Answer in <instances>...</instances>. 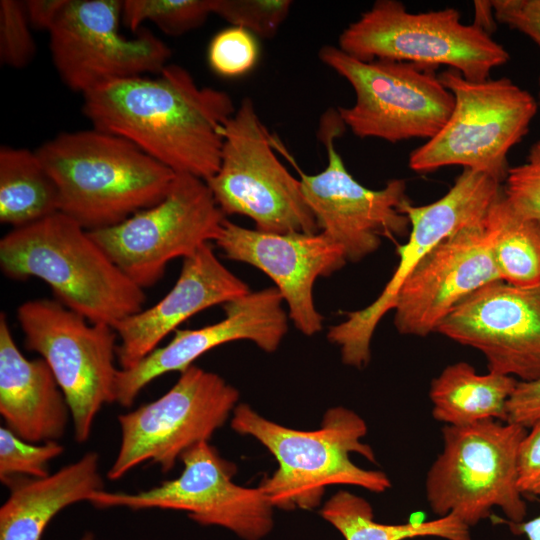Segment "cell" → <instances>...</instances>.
I'll list each match as a JSON object with an SVG mask.
<instances>
[{
    "label": "cell",
    "instance_id": "cell-1",
    "mask_svg": "<svg viewBox=\"0 0 540 540\" xmlns=\"http://www.w3.org/2000/svg\"><path fill=\"white\" fill-rule=\"evenodd\" d=\"M83 96L93 128L122 137L175 173L207 181L221 162L226 123L237 108L219 89L166 65L156 77L118 80Z\"/></svg>",
    "mask_w": 540,
    "mask_h": 540
},
{
    "label": "cell",
    "instance_id": "cell-2",
    "mask_svg": "<svg viewBox=\"0 0 540 540\" xmlns=\"http://www.w3.org/2000/svg\"><path fill=\"white\" fill-rule=\"evenodd\" d=\"M35 151L56 183L59 211L87 231L157 204L176 177L130 141L95 128L60 133Z\"/></svg>",
    "mask_w": 540,
    "mask_h": 540
},
{
    "label": "cell",
    "instance_id": "cell-3",
    "mask_svg": "<svg viewBox=\"0 0 540 540\" xmlns=\"http://www.w3.org/2000/svg\"><path fill=\"white\" fill-rule=\"evenodd\" d=\"M0 267L13 280L41 279L65 307L91 323L113 328L142 310L146 300L144 289L89 232L61 212L5 234Z\"/></svg>",
    "mask_w": 540,
    "mask_h": 540
},
{
    "label": "cell",
    "instance_id": "cell-4",
    "mask_svg": "<svg viewBox=\"0 0 540 540\" xmlns=\"http://www.w3.org/2000/svg\"><path fill=\"white\" fill-rule=\"evenodd\" d=\"M231 427L256 438L277 460V470L259 485L273 507L313 509L332 484L359 486L376 493L391 488L384 472L360 468L350 459V453L356 452L375 462V455L361 442L367 433L365 421L347 408H331L321 429L301 431L267 420L247 404H238Z\"/></svg>",
    "mask_w": 540,
    "mask_h": 540
},
{
    "label": "cell",
    "instance_id": "cell-5",
    "mask_svg": "<svg viewBox=\"0 0 540 540\" xmlns=\"http://www.w3.org/2000/svg\"><path fill=\"white\" fill-rule=\"evenodd\" d=\"M438 76L454 107L440 132L410 153L409 168L423 174L461 166L502 184L508 153L528 134L537 100L506 77L470 81L454 69Z\"/></svg>",
    "mask_w": 540,
    "mask_h": 540
},
{
    "label": "cell",
    "instance_id": "cell-6",
    "mask_svg": "<svg viewBox=\"0 0 540 540\" xmlns=\"http://www.w3.org/2000/svg\"><path fill=\"white\" fill-rule=\"evenodd\" d=\"M347 55L364 62L390 60L454 69L470 81L489 79L508 51L455 8L413 13L397 0H377L338 38Z\"/></svg>",
    "mask_w": 540,
    "mask_h": 540
},
{
    "label": "cell",
    "instance_id": "cell-7",
    "mask_svg": "<svg viewBox=\"0 0 540 540\" xmlns=\"http://www.w3.org/2000/svg\"><path fill=\"white\" fill-rule=\"evenodd\" d=\"M527 428L500 420L442 428L443 450L431 465L426 498L439 517L454 515L469 528L502 510L521 523L527 505L517 485V454Z\"/></svg>",
    "mask_w": 540,
    "mask_h": 540
},
{
    "label": "cell",
    "instance_id": "cell-8",
    "mask_svg": "<svg viewBox=\"0 0 540 540\" xmlns=\"http://www.w3.org/2000/svg\"><path fill=\"white\" fill-rule=\"evenodd\" d=\"M318 56L353 88L354 104L338 107L337 112L359 138L427 141L452 113L454 97L436 68L390 60L364 62L332 45H324Z\"/></svg>",
    "mask_w": 540,
    "mask_h": 540
},
{
    "label": "cell",
    "instance_id": "cell-9",
    "mask_svg": "<svg viewBox=\"0 0 540 540\" xmlns=\"http://www.w3.org/2000/svg\"><path fill=\"white\" fill-rule=\"evenodd\" d=\"M223 134L219 169L206 183L224 215L247 216L268 233H318L300 180L277 157L253 100L241 101Z\"/></svg>",
    "mask_w": 540,
    "mask_h": 540
},
{
    "label": "cell",
    "instance_id": "cell-10",
    "mask_svg": "<svg viewBox=\"0 0 540 540\" xmlns=\"http://www.w3.org/2000/svg\"><path fill=\"white\" fill-rule=\"evenodd\" d=\"M345 129L337 109L322 117L318 133L327 150V165L314 175L301 170L276 134L271 142L298 172L319 232L342 247L347 261L358 262L374 253L383 237L409 235L410 222L403 207L410 200L404 179H391L383 188L373 190L348 172L335 148V139Z\"/></svg>",
    "mask_w": 540,
    "mask_h": 540
},
{
    "label": "cell",
    "instance_id": "cell-11",
    "mask_svg": "<svg viewBox=\"0 0 540 540\" xmlns=\"http://www.w3.org/2000/svg\"><path fill=\"white\" fill-rule=\"evenodd\" d=\"M26 349L52 370L69 405L74 437L88 440L104 404L114 402L118 339L115 329L91 323L56 299H33L17 308Z\"/></svg>",
    "mask_w": 540,
    "mask_h": 540
},
{
    "label": "cell",
    "instance_id": "cell-12",
    "mask_svg": "<svg viewBox=\"0 0 540 540\" xmlns=\"http://www.w3.org/2000/svg\"><path fill=\"white\" fill-rule=\"evenodd\" d=\"M238 399V390L221 376L189 366L164 395L118 416L121 441L108 479L118 480L147 462L168 473L185 451L208 442Z\"/></svg>",
    "mask_w": 540,
    "mask_h": 540
},
{
    "label": "cell",
    "instance_id": "cell-13",
    "mask_svg": "<svg viewBox=\"0 0 540 540\" xmlns=\"http://www.w3.org/2000/svg\"><path fill=\"white\" fill-rule=\"evenodd\" d=\"M226 219L206 181L184 173L157 204L121 223L88 231L138 286L151 287L175 258L192 255L218 237Z\"/></svg>",
    "mask_w": 540,
    "mask_h": 540
},
{
    "label": "cell",
    "instance_id": "cell-14",
    "mask_svg": "<svg viewBox=\"0 0 540 540\" xmlns=\"http://www.w3.org/2000/svg\"><path fill=\"white\" fill-rule=\"evenodd\" d=\"M120 0H65L50 27L54 67L82 95L114 81L160 73L171 50L150 30L133 38L120 33Z\"/></svg>",
    "mask_w": 540,
    "mask_h": 540
},
{
    "label": "cell",
    "instance_id": "cell-15",
    "mask_svg": "<svg viewBox=\"0 0 540 540\" xmlns=\"http://www.w3.org/2000/svg\"><path fill=\"white\" fill-rule=\"evenodd\" d=\"M182 473L137 493L101 490L89 503L97 508L164 509L186 512L203 526L226 528L244 540H260L273 528V505L257 488L235 484V466L208 442L185 451Z\"/></svg>",
    "mask_w": 540,
    "mask_h": 540
},
{
    "label": "cell",
    "instance_id": "cell-16",
    "mask_svg": "<svg viewBox=\"0 0 540 540\" xmlns=\"http://www.w3.org/2000/svg\"><path fill=\"white\" fill-rule=\"evenodd\" d=\"M502 191V184L486 174L463 169L440 199L421 206L407 202L403 211L410 222L408 241L397 249L398 266L381 295L370 306L348 314L331 327L328 338L341 348L342 361L356 368L370 360V341L381 317L393 309L399 287L421 260L440 242L470 226L484 223Z\"/></svg>",
    "mask_w": 540,
    "mask_h": 540
},
{
    "label": "cell",
    "instance_id": "cell-17",
    "mask_svg": "<svg viewBox=\"0 0 540 540\" xmlns=\"http://www.w3.org/2000/svg\"><path fill=\"white\" fill-rule=\"evenodd\" d=\"M437 333L480 351L489 372L540 378V285L520 288L502 280L486 284L461 301Z\"/></svg>",
    "mask_w": 540,
    "mask_h": 540
},
{
    "label": "cell",
    "instance_id": "cell-18",
    "mask_svg": "<svg viewBox=\"0 0 540 540\" xmlns=\"http://www.w3.org/2000/svg\"><path fill=\"white\" fill-rule=\"evenodd\" d=\"M214 243L227 259L252 265L272 279L300 332L312 336L321 331L323 316L314 305L313 286L318 277L345 265L341 246L321 232L268 233L227 219Z\"/></svg>",
    "mask_w": 540,
    "mask_h": 540
},
{
    "label": "cell",
    "instance_id": "cell-19",
    "mask_svg": "<svg viewBox=\"0 0 540 540\" xmlns=\"http://www.w3.org/2000/svg\"><path fill=\"white\" fill-rule=\"evenodd\" d=\"M498 280L484 223L466 227L440 242L403 281L394 325L400 334L427 336L466 297Z\"/></svg>",
    "mask_w": 540,
    "mask_h": 540
},
{
    "label": "cell",
    "instance_id": "cell-20",
    "mask_svg": "<svg viewBox=\"0 0 540 540\" xmlns=\"http://www.w3.org/2000/svg\"><path fill=\"white\" fill-rule=\"evenodd\" d=\"M283 298L275 287L249 292L223 305L221 321L198 329H177L169 343L157 347L130 369H119L114 402L133 405L142 389L169 372H183L206 352L222 344L250 340L274 352L288 330Z\"/></svg>",
    "mask_w": 540,
    "mask_h": 540
},
{
    "label": "cell",
    "instance_id": "cell-21",
    "mask_svg": "<svg viewBox=\"0 0 540 540\" xmlns=\"http://www.w3.org/2000/svg\"><path fill=\"white\" fill-rule=\"evenodd\" d=\"M249 292L247 284L218 259L211 243L202 245L183 259L176 283L160 301L115 326L119 368L134 367L196 313Z\"/></svg>",
    "mask_w": 540,
    "mask_h": 540
},
{
    "label": "cell",
    "instance_id": "cell-22",
    "mask_svg": "<svg viewBox=\"0 0 540 540\" xmlns=\"http://www.w3.org/2000/svg\"><path fill=\"white\" fill-rule=\"evenodd\" d=\"M0 414L5 427L31 443L58 441L71 417L49 365L22 354L5 313L0 314Z\"/></svg>",
    "mask_w": 540,
    "mask_h": 540
},
{
    "label": "cell",
    "instance_id": "cell-23",
    "mask_svg": "<svg viewBox=\"0 0 540 540\" xmlns=\"http://www.w3.org/2000/svg\"><path fill=\"white\" fill-rule=\"evenodd\" d=\"M6 486L10 493L0 508V540H41L60 511L104 490L99 455L92 451L46 477H17Z\"/></svg>",
    "mask_w": 540,
    "mask_h": 540
},
{
    "label": "cell",
    "instance_id": "cell-24",
    "mask_svg": "<svg viewBox=\"0 0 540 540\" xmlns=\"http://www.w3.org/2000/svg\"><path fill=\"white\" fill-rule=\"evenodd\" d=\"M518 380L488 372L478 374L467 362L446 366L432 380V416L445 425H468L485 420L506 421V405Z\"/></svg>",
    "mask_w": 540,
    "mask_h": 540
},
{
    "label": "cell",
    "instance_id": "cell-25",
    "mask_svg": "<svg viewBox=\"0 0 540 540\" xmlns=\"http://www.w3.org/2000/svg\"><path fill=\"white\" fill-rule=\"evenodd\" d=\"M59 211V193L36 151L0 148V222L12 229Z\"/></svg>",
    "mask_w": 540,
    "mask_h": 540
},
{
    "label": "cell",
    "instance_id": "cell-26",
    "mask_svg": "<svg viewBox=\"0 0 540 540\" xmlns=\"http://www.w3.org/2000/svg\"><path fill=\"white\" fill-rule=\"evenodd\" d=\"M484 230L500 279L520 288L540 285V221L518 214L503 192L491 205Z\"/></svg>",
    "mask_w": 540,
    "mask_h": 540
},
{
    "label": "cell",
    "instance_id": "cell-27",
    "mask_svg": "<svg viewBox=\"0 0 540 540\" xmlns=\"http://www.w3.org/2000/svg\"><path fill=\"white\" fill-rule=\"evenodd\" d=\"M320 513L345 540H406L418 537L472 540L470 528L454 515L423 522L379 523L374 519L369 502L346 490L333 495Z\"/></svg>",
    "mask_w": 540,
    "mask_h": 540
},
{
    "label": "cell",
    "instance_id": "cell-28",
    "mask_svg": "<svg viewBox=\"0 0 540 540\" xmlns=\"http://www.w3.org/2000/svg\"><path fill=\"white\" fill-rule=\"evenodd\" d=\"M213 14V0H124L123 23L133 32L144 21L170 36H180L201 26Z\"/></svg>",
    "mask_w": 540,
    "mask_h": 540
},
{
    "label": "cell",
    "instance_id": "cell-29",
    "mask_svg": "<svg viewBox=\"0 0 540 540\" xmlns=\"http://www.w3.org/2000/svg\"><path fill=\"white\" fill-rule=\"evenodd\" d=\"M64 452L58 441L27 442L7 427H0V480L6 485L17 477L48 476L49 462Z\"/></svg>",
    "mask_w": 540,
    "mask_h": 540
},
{
    "label": "cell",
    "instance_id": "cell-30",
    "mask_svg": "<svg viewBox=\"0 0 540 540\" xmlns=\"http://www.w3.org/2000/svg\"><path fill=\"white\" fill-rule=\"evenodd\" d=\"M290 0H213V14L254 36L273 37L287 18Z\"/></svg>",
    "mask_w": 540,
    "mask_h": 540
},
{
    "label": "cell",
    "instance_id": "cell-31",
    "mask_svg": "<svg viewBox=\"0 0 540 540\" xmlns=\"http://www.w3.org/2000/svg\"><path fill=\"white\" fill-rule=\"evenodd\" d=\"M25 1H0V61L12 68H24L35 57Z\"/></svg>",
    "mask_w": 540,
    "mask_h": 540
},
{
    "label": "cell",
    "instance_id": "cell-32",
    "mask_svg": "<svg viewBox=\"0 0 540 540\" xmlns=\"http://www.w3.org/2000/svg\"><path fill=\"white\" fill-rule=\"evenodd\" d=\"M258 54L254 35L243 28L231 26L213 37L208 49V61L217 74L238 77L253 69Z\"/></svg>",
    "mask_w": 540,
    "mask_h": 540
},
{
    "label": "cell",
    "instance_id": "cell-33",
    "mask_svg": "<svg viewBox=\"0 0 540 540\" xmlns=\"http://www.w3.org/2000/svg\"><path fill=\"white\" fill-rule=\"evenodd\" d=\"M502 192L515 212L540 221V139L523 163L509 167Z\"/></svg>",
    "mask_w": 540,
    "mask_h": 540
},
{
    "label": "cell",
    "instance_id": "cell-34",
    "mask_svg": "<svg viewBox=\"0 0 540 540\" xmlns=\"http://www.w3.org/2000/svg\"><path fill=\"white\" fill-rule=\"evenodd\" d=\"M495 20L521 32L540 47V0L491 1Z\"/></svg>",
    "mask_w": 540,
    "mask_h": 540
},
{
    "label": "cell",
    "instance_id": "cell-35",
    "mask_svg": "<svg viewBox=\"0 0 540 540\" xmlns=\"http://www.w3.org/2000/svg\"><path fill=\"white\" fill-rule=\"evenodd\" d=\"M517 485L523 497L540 498V418L520 442L517 454Z\"/></svg>",
    "mask_w": 540,
    "mask_h": 540
},
{
    "label": "cell",
    "instance_id": "cell-36",
    "mask_svg": "<svg viewBox=\"0 0 540 540\" xmlns=\"http://www.w3.org/2000/svg\"><path fill=\"white\" fill-rule=\"evenodd\" d=\"M540 418V378L518 381L506 405V422L530 428Z\"/></svg>",
    "mask_w": 540,
    "mask_h": 540
},
{
    "label": "cell",
    "instance_id": "cell-37",
    "mask_svg": "<svg viewBox=\"0 0 540 540\" xmlns=\"http://www.w3.org/2000/svg\"><path fill=\"white\" fill-rule=\"evenodd\" d=\"M65 0L25 1L26 13L32 28L49 31Z\"/></svg>",
    "mask_w": 540,
    "mask_h": 540
},
{
    "label": "cell",
    "instance_id": "cell-38",
    "mask_svg": "<svg viewBox=\"0 0 540 540\" xmlns=\"http://www.w3.org/2000/svg\"><path fill=\"white\" fill-rule=\"evenodd\" d=\"M474 3L476 21L473 24L490 34V30L496 21L491 1H475Z\"/></svg>",
    "mask_w": 540,
    "mask_h": 540
},
{
    "label": "cell",
    "instance_id": "cell-39",
    "mask_svg": "<svg viewBox=\"0 0 540 540\" xmlns=\"http://www.w3.org/2000/svg\"><path fill=\"white\" fill-rule=\"evenodd\" d=\"M506 523L509 525L510 530L516 534H523L527 540H540V514L530 520H524L521 523Z\"/></svg>",
    "mask_w": 540,
    "mask_h": 540
},
{
    "label": "cell",
    "instance_id": "cell-40",
    "mask_svg": "<svg viewBox=\"0 0 540 540\" xmlns=\"http://www.w3.org/2000/svg\"><path fill=\"white\" fill-rule=\"evenodd\" d=\"M80 540H97L93 534L87 533Z\"/></svg>",
    "mask_w": 540,
    "mask_h": 540
},
{
    "label": "cell",
    "instance_id": "cell-41",
    "mask_svg": "<svg viewBox=\"0 0 540 540\" xmlns=\"http://www.w3.org/2000/svg\"><path fill=\"white\" fill-rule=\"evenodd\" d=\"M538 86H539V91H538L537 104H538V109L540 110V75H539V78H538Z\"/></svg>",
    "mask_w": 540,
    "mask_h": 540
}]
</instances>
